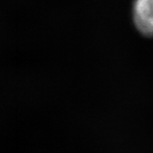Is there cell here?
Returning a JSON list of instances; mask_svg holds the SVG:
<instances>
[{
    "label": "cell",
    "instance_id": "6da1fadb",
    "mask_svg": "<svg viewBox=\"0 0 153 153\" xmlns=\"http://www.w3.org/2000/svg\"><path fill=\"white\" fill-rule=\"evenodd\" d=\"M132 15L140 33L145 37H153V0H135Z\"/></svg>",
    "mask_w": 153,
    "mask_h": 153
}]
</instances>
